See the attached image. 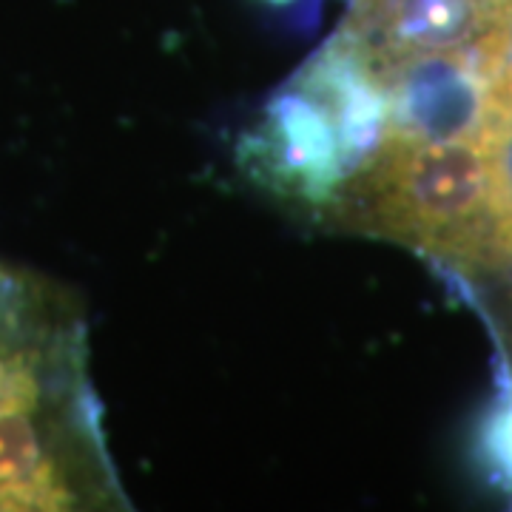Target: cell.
I'll return each instance as SVG.
<instances>
[{
    "mask_svg": "<svg viewBox=\"0 0 512 512\" xmlns=\"http://www.w3.org/2000/svg\"><path fill=\"white\" fill-rule=\"evenodd\" d=\"M106 470L80 316L0 262V510H77Z\"/></svg>",
    "mask_w": 512,
    "mask_h": 512,
    "instance_id": "6da1fadb",
    "label": "cell"
},
{
    "mask_svg": "<svg viewBox=\"0 0 512 512\" xmlns=\"http://www.w3.org/2000/svg\"><path fill=\"white\" fill-rule=\"evenodd\" d=\"M339 220L456 268H512V174L493 134L384 137Z\"/></svg>",
    "mask_w": 512,
    "mask_h": 512,
    "instance_id": "7a4b0ae2",
    "label": "cell"
},
{
    "mask_svg": "<svg viewBox=\"0 0 512 512\" xmlns=\"http://www.w3.org/2000/svg\"><path fill=\"white\" fill-rule=\"evenodd\" d=\"M387 137L382 74L342 29L271 97L239 140L242 171L268 191L336 211Z\"/></svg>",
    "mask_w": 512,
    "mask_h": 512,
    "instance_id": "3957f363",
    "label": "cell"
},
{
    "mask_svg": "<svg viewBox=\"0 0 512 512\" xmlns=\"http://www.w3.org/2000/svg\"><path fill=\"white\" fill-rule=\"evenodd\" d=\"M493 23L495 0H353L342 32L379 72L407 57L476 49Z\"/></svg>",
    "mask_w": 512,
    "mask_h": 512,
    "instance_id": "277c9868",
    "label": "cell"
},
{
    "mask_svg": "<svg viewBox=\"0 0 512 512\" xmlns=\"http://www.w3.org/2000/svg\"><path fill=\"white\" fill-rule=\"evenodd\" d=\"M481 444H484V456L490 461L495 478H501L507 487H512V387L490 413Z\"/></svg>",
    "mask_w": 512,
    "mask_h": 512,
    "instance_id": "5b68a950",
    "label": "cell"
},
{
    "mask_svg": "<svg viewBox=\"0 0 512 512\" xmlns=\"http://www.w3.org/2000/svg\"><path fill=\"white\" fill-rule=\"evenodd\" d=\"M274 3H288V0H274Z\"/></svg>",
    "mask_w": 512,
    "mask_h": 512,
    "instance_id": "8992f818",
    "label": "cell"
}]
</instances>
